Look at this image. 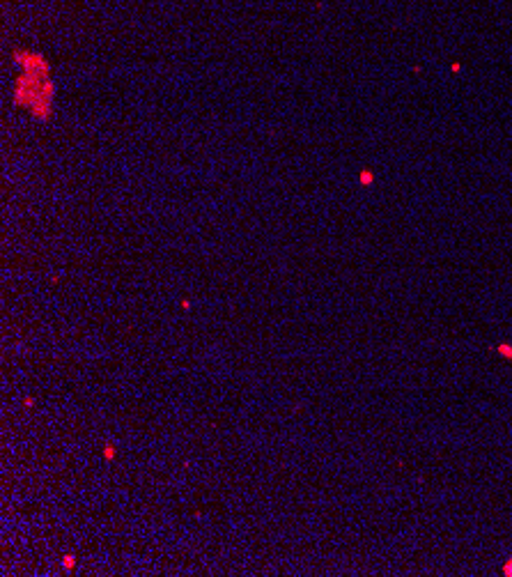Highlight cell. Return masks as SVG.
Returning <instances> with one entry per match:
<instances>
[{
	"label": "cell",
	"instance_id": "obj_10",
	"mask_svg": "<svg viewBox=\"0 0 512 577\" xmlns=\"http://www.w3.org/2000/svg\"><path fill=\"white\" fill-rule=\"evenodd\" d=\"M179 306L184 308V310H189V308H191V301H189V299H181V304H179Z\"/></svg>",
	"mask_w": 512,
	"mask_h": 577
},
{
	"label": "cell",
	"instance_id": "obj_7",
	"mask_svg": "<svg viewBox=\"0 0 512 577\" xmlns=\"http://www.w3.org/2000/svg\"><path fill=\"white\" fill-rule=\"evenodd\" d=\"M372 180H374V175H372L370 170H363V173H361V185H363V187L372 185Z\"/></svg>",
	"mask_w": 512,
	"mask_h": 577
},
{
	"label": "cell",
	"instance_id": "obj_6",
	"mask_svg": "<svg viewBox=\"0 0 512 577\" xmlns=\"http://www.w3.org/2000/svg\"><path fill=\"white\" fill-rule=\"evenodd\" d=\"M104 457H106V462H113L117 457V448L113 444H106L104 446Z\"/></svg>",
	"mask_w": 512,
	"mask_h": 577
},
{
	"label": "cell",
	"instance_id": "obj_9",
	"mask_svg": "<svg viewBox=\"0 0 512 577\" xmlns=\"http://www.w3.org/2000/svg\"><path fill=\"white\" fill-rule=\"evenodd\" d=\"M35 405V398L32 396H25L23 398V407H32Z\"/></svg>",
	"mask_w": 512,
	"mask_h": 577
},
{
	"label": "cell",
	"instance_id": "obj_4",
	"mask_svg": "<svg viewBox=\"0 0 512 577\" xmlns=\"http://www.w3.org/2000/svg\"><path fill=\"white\" fill-rule=\"evenodd\" d=\"M62 571L65 573H71V571H76V554H62Z\"/></svg>",
	"mask_w": 512,
	"mask_h": 577
},
{
	"label": "cell",
	"instance_id": "obj_8",
	"mask_svg": "<svg viewBox=\"0 0 512 577\" xmlns=\"http://www.w3.org/2000/svg\"><path fill=\"white\" fill-rule=\"evenodd\" d=\"M503 575H506V577H512V556L508 559L506 564H503Z\"/></svg>",
	"mask_w": 512,
	"mask_h": 577
},
{
	"label": "cell",
	"instance_id": "obj_3",
	"mask_svg": "<svg viewBox=\"0 0 512 577\" xmlns=\"http://www.w3.org/2000/svg\"><path fill=\"white\" fill-rule=\"evenodd\" d=\"M53 93H56V86H53V81L47 78L44 81V88H42V95L37 97V102L32 104V117H37V120H49L53 115Z\"/></svg>",
	"mask_w": 512,
	"mask_h": 577
},
{
	"label": "cell",
	"instance_id": "obj_1",
	"mask_svg": "<svg viewBox=\"0 0 512 577\" xmlns=\"http://www.w3.org/2000/svg\"><path fill=\"white\" fill-rule=\"evenodd\" d=\"M44 81H47V78L25 74V71H23V74L16 78V86H14V104L32 108V104L37 102V97L42 95Z\"/></svg>",
	"mask_w": 512,
	"mask_h": 577
},
{
	"label": "cell",
	"instance_id": "obj_2",
	"mask_svg": "<svg viewBox=\"0 0 512 577\" xmlns=\"http://www.w3.org/2000/svg\"><path fill=\"white\" fill-rule=\"evenodd\" d=\"M14 60L23 67L25 74H32V76H40V78H49L51 65L42 56H32V53L19 51V53H14Z\"/></svg>",
	"mask_w": 512,
	"mask_h": 577
},
{
	"label": "cell",
	"instance_id": "obj_5",
	"mask_svg": "<svg viewBox=\"0 0 512 577\" xmlns=\"http://www.w3.org/2000/svg\"><path fill=\"white\" fill-rule=\"evenodd\" d=\"M496 352H499V356H503V359L512 361V345L510 343H499L496 345Z\"/></svg>",
	"mask_w": 512,
	"mask_h": 577
}]
</instances>
